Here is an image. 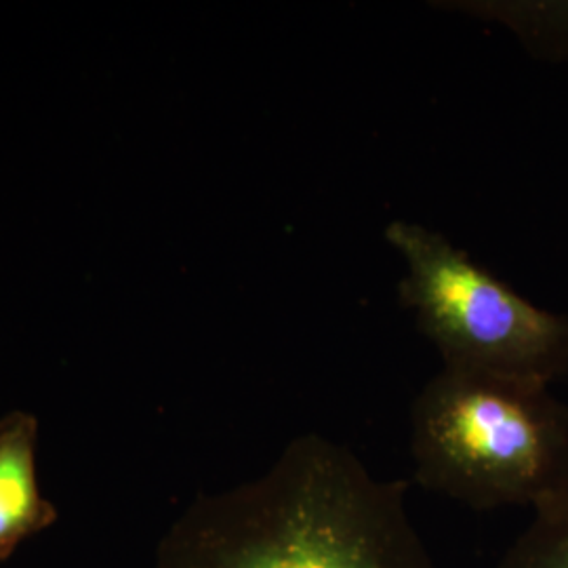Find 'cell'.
Returning <instances> with one entry per match:
<instances>
[{
	"label": "cell",
	"instance_id": "6da1fadb",
	"mask_svg": "<svg viewBox=\"0 0 568 568\" xmlns=\"http://www.w3.org/2000/svg\"><path fill=\"white\" fill-rule=\"evenodd\" d=\"M406 493L304 434L262 478L199 497L164 535L156 568H438Z\"/></svg>",
	"mask_w": 568,
	"mask_h": 568
},
{
	"label": "cell",
	"instance_id": "3957f363",
	"mask_svg": "<svg viewBox=\"0 0 568 568\" xmlns=\"http://www.w3.org/2000/svg\"><path fill=\"white\" fill-rule=\"evenodd\" d=\"M386 239L406 264L398 300L445 366L541 387L567 375V314L530 304L426 225L396 220Z\"/></svg>",
	"mask_w": 568,
	"mask_h": 568
},
{
	"label": "cell",
	"instance_id": "7a4b0ae2",
	"mask_svg": "<svg viewBox=\"0 0 568 568\" xmlns=\"http://www.w3.org/2000/svg\"><path fill=\"white\" fill-rule=\"evenodd\" d=\"M417 485L467 508L568 495V405L548 387L443 366L410 408Z\"/></svg>",
	"mask_w": 568,
	"mask_h": 568
},
{
	"label": "cell",
	"instance_id": "5b68a950",
	"mask_svg": "<svg viewBox=\"0 0 568 568\" xmlns=\"http://www.w3.org/2000/svg\"><path fill=\"white\" fill-rule=\"evenodd\" d=\"M478 16L504 21L528 49L549 61L568 60V2L474 4Z\"/></svg>",
	"mask_w": 568,
	"mask_h": 568
},
{
	"label": "cell",
	"instance_id": "277c9868",
	"mask_svg": "<svg viewBox=\"0 0 568 568\" xmlns=\"http://www.w3.org/2000/svg\"><path fill=\"white\" fill-rule=\"evenodd\" d=\"M37 417L9 413L0 419V560L58 520L37 476Z\"/></svg>",
	"mask_w": 568,
	"mask_h": 568
},
{
	"label": "cell",
	"instance_id": "8992f818",
	"mask_svg": "<svg viewBox=\"0 0 568 568\" xmlns=\"http://www.w3.org/2000/svg\"><path fill=\"white\" fill-rule=\"evenodd\" d=\"M497 568H568V495L535 509Z\"/></svg>",
	"mask_w": 568,
	"mask_h": 568
}]
</instances>
